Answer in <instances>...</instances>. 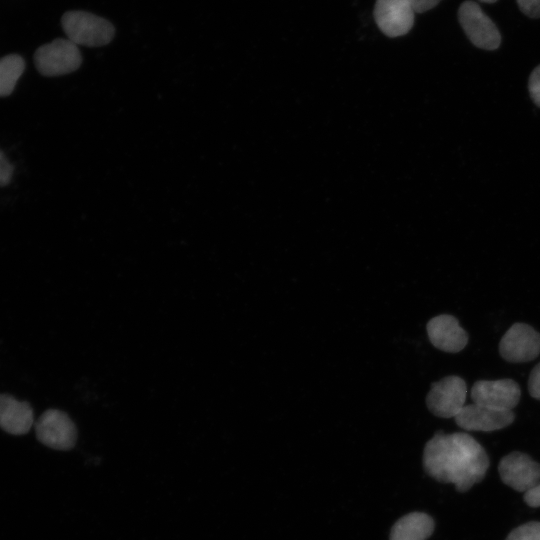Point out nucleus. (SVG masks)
Wrapping results in <instances>:
<instances>
[{
  "label": "nucleus",
  "instance_id": "1",
  "mask_svg": "<svg viewBox=\"0 0 540 540\" xmlns=\"http://www.w3.org/2000/svg\"><path fill=\"white\" fill-rule=\"evenodd\" d=\"M423 466L435 480L452 483L458 491L464 492L484 478L489 458L469 434L440 431L425 445Z\"/></svg>",
  "mask_w": 540,
  "mask_h": 540
},
{
  "label": "nucleus",
  "instance_id": "2",
  "mask_svg": "<svg viewBox=\"0 0 540 540\" xmlns=\"http://www.w3.org/2000/svg\"><path fill=\"white\" fill-rule=\"evenodd\" d=\"M61 25L67 39L77 46H103L108 44L115 34L111 22L82 10H72L64 13L61 18Z\"/></svg>",
  "mask_w": 540,
  "mask_h": 540
},
{
  "label": "nucleus",
  "instance_id": "3",
  "mask_svg": "<svg viewBox=\"0 0 540 540\" xmlns=\"http://www.w3.org/2000/svg\"><path fill=\"white\" fill-rule=\"evenodd\" d=\"M34 63L43 76H60L76 71L82 56L76 44L58 38L40 46L34 54Z\"/></svg>",
  "mask_w": 540,
  "mask_h": 540
},
{
  "label": "nucleus",
  "instance_id": "4",
  "mask_svg": "<svg viewBox=\"0 0 540 540\" xmlns=\"http://www.w3.org/2000/svg\"><path fill=\"white\" fill-rule=\"evenodd\" d=\"M37 440L61 451L72 449L77 440V429L71 418L58 409H48L34 422Z\"/></svg>",
  "mask_w": 540,
  "mask_h": 540
},
{
  "label": "nucleus",
  "instance_id": "5",
  "mask_svg": "<svg viewBox=\"0 0 540 540\" xmlns=\"http://www.w3.org/2000/svg\"><path fill=\"white\" fill-rule=\"evenodd\" d=\"M458 19L465 34L478 48L495 50L500 46L501 35L494 22L474 1H464L458 9Z\"/></svg>",
  "mask_w": 540,
  "mask_h": 540
},
{
  "label": "nucleus",
  "instance_id": "6",
  "mask_svg": "<svg viewBox=\"0 0 540 540\" xmlns=\"http://www.w3.org/2000/svg\"><path fill=\"white\" fill-rule=\"evenodd\" d=\"M466 396L465 381L459 376L451 375L432 383L426 405L437 417L455 418L465 406Z\"/></svg>",
  "mask_w": 540,
  "mask_h": 540
},
{
  "label": "nucleus",
  "instance_id": "7",
  "mask_svg": "<svg viewBox=\"0 0 540 540\" xmlns=\"http://www.w3.org/2000/svg\"><path fill=\"white\" fill-rule=\"evenodd\" d=\"M499 353L510 363L532 361L540 354V333L528 324L515 323L501 338Z\"/></svg>",
  "mask_w": 540,
  "mask_h": 540
},
{
  "label": "nucleus",
  "instance_id": "8",
  "mask_svg": "<svg viewBox=\"0 0 540 540\" xmlns=\"http://www.w3.org/2000/svg\"><path fill=\"white\" fill-rule=\"evenodd\" d=\"M520 396V387L513 379L480 380L471 388L473 403L498 410H512Z\"/></svg>",
  "mask_w": 540,
  "mask_h": 540
},
{
  "label": "nucleus",
  "instance_id": "9",
  "mask_svg": "<svg viewBox=\"0 0 540 540\" xmlns=\"http://www.w3.org/2000/svg\"><path fill=\"white\" fill-rule=\"evenodd\" d=\"M415 11L410 0H376L374 19L388 37L408 33L414 24Z\"/></svg>",
  "mask_w": 540,
  "mask_h": 540
},
{
  "label": "nucleus",
  "instance_id": "10",
  "mask_svg": "<svg viewBox=\"0 0 540 540\" xmlns=\"http://www.w3.org/2000/svg\"><path fill=\"white\" fill-rule=\"evenodd\" d=\"M502 481L519 492H526L540 481V464L522 452H512L499 463Z\"/></svg>",
  "mask_w": 540,
  "mask_h": 540
},
{
  "label": "nucleus",
  "instance_id": "11",
  "mask_svg": "<svg viewBox=\"0 0 540 540\" xmlns=\"http://www.w3.org/2000/svg\"><path fill=\"white\" fill-rule=\"evenodd\" d=\"M512 410H498L480 404L465 405L455 417L460 428L468 431H495L513 423Z\"/></svg>",
  "mask_w": 540,
  "mask_h": 540
},
{
  "label": "nucleus",
  "instance_id": "12",
  "mask_svg": "<svg viewBox=\"0 0 540 540\" xmlns=\"http://www.w3.org/2000/svg\"><path fill=\"white\" fill-rule=\"evenodd\" d=\"M427 333L433 346L448 353L460 352L468 343L466 331L448 314L433 317L427 324Z\"/></svg>",
  "mask_w": 540,
  "mask_h": 540
},
{
  "label": "nucleus",
  "instance_id": "13",
  "mask_svg": "<svg viewBox=\"0 0 540 540\" xmlns=\"http://www.w3.org/2000/svg\"><path fill=\"white\" fill-rule=\"evenodd\" d=\"M30 404L8 394H0V428L11 435H24L34 426Z\"/></svg>",
  "mask_w": 540,
  "mask_h": 540
},
{
  "label": "nucleus",
  "instance_id": "14",
  "mask_svg": "<svg viewBox=\"0 0 540 540\" xmlns=\"http://www.w3.org/2000/svg\"><path fill=\"white\" fill-rule=\"evenodd\" d=\"M434 531V521L426 513L412 512L392 527L390 540H426Z\"/></svg>",
  "mask_w": 540,
  "mask_h": 540
},
{
  "label": "nucleus",
  "instance_id": "15",
  "mask_svg": "<svg viewBox=\"0 0 540 540\" xmlns=\"http://www.w3.org/2000/svg\"><path fill=\"white\" fill-rule=\"evenodd\" d=\"M24 69V59L18 54L0 58V97H6L13 92Z\"/></svg>",
  "mask_w": 540,
  "mask_h": 540
},
{
  "label": "nucleus",
  "instance_id": "16",
  "mask_svg": "<svg viewBox=\"0 0 540 540\" xmlns=\"http://www.w3.org/2000/svg\"><path fill=\"white\" fill-rule=\"evenodd\" d=\"M506 540H540V522H529L515 528Z\"/></svg>",
  "mask_w": 540,
  "mask_h": 540
},
{
  "label": "nucleus",
  "instance_id": "17",
  "mask_svg": "<svg viewBox=\"0 0 540 540\" xmlns=\"http://www.w3.org/2000/svg\"><path fill=\"white\" fill-rule=\"evenodd\" d=\"M528 90L532 101L540 107V65L534 68L530 74Z\"/></svg>",
  "mask_w": 540,
  "mask_h": 540
},
{
  "label": "nucleus",
  "instance_id": "18",
  "mask_svg": "<svg viewBox=\"0 0 540 540\" xmlns=\"http://www.w3.org/2000/svg\"><path fill=\"white\" fill-rule=\"evenodd\" d=\"M528 391L533 398L540 400V363L530 373Z\"/></svg>",
  "mask_w": 540,
  "mask_h": 540
},
{
  "label": "nucleus",
  "instance_id": "19",
  "mask_svg": "<svg viewBox=\"0 0 540 540\" xmlns=\"http://www.w3.org/2000/svg\"><path fill=\"white\" fill-rule=\"evenodd\" d=\"M520 10L530 18H540V0H517Z\"/></svg>",
  "mask_w": 540,
  "mask_h": 540
},
{
  "label": "nucleus",
  "instance_id": "20",
  "mask_svg": "<svg viewBox=\"0 0 540 540\" xmlns=\"http://www.w3.org/2000/svg\"><path fill=\"white\" fill-rule=\"evenodd\" d=\"M12 175L13 166L3 152L0 151V187L8 185L11 182Z\"/></svg>",
  "mask_w": 540,
  "mask_h": 540
},
{
  "label": "nucleus",
  "instance_id": "21",
  "mask_svg": "<svg viewBox=\"0 0 540 540\" xmlns=\"http://www.w3.org/2000/svg\"><path fill=\"white\" fill-rule=\"evenodd\" d=\"M524 500L531 507H540V481L525 492Z\"/></svg>",
  "mask_w": 540,
  "mask_h": 540
},
{
  "label": "nucleus",
  "instance_id": "22",
  "mask_svg": "<svg viewBox=\"0 0 540 540\" xmlns=\"http://www.w3.org/2000/svg\"><path fill=\"white\" fill-rule=\"evenodd\" d=\"M410 1H411V4L413 6L415 13H423L437 6L441 0H410Z\"/></svg>",
  "mask_w": 540,
  "mask_h": 540
},
{
  "label": "nucleus",
  "instance_id": "23",
  "mask_svg": "<svg viewBox=\"0 0 540 540\" xmlns=\"http://www.w3.org/2000/svg\"><path fill=\"white\" fill-rule=\"evenodd\" d=\"M479 1L482 2V3H489V4H491V3H495L497 0H479Z\"/></svg>",
  "mask_w": 540,
  "mask_h": 540
}]
</instances>
